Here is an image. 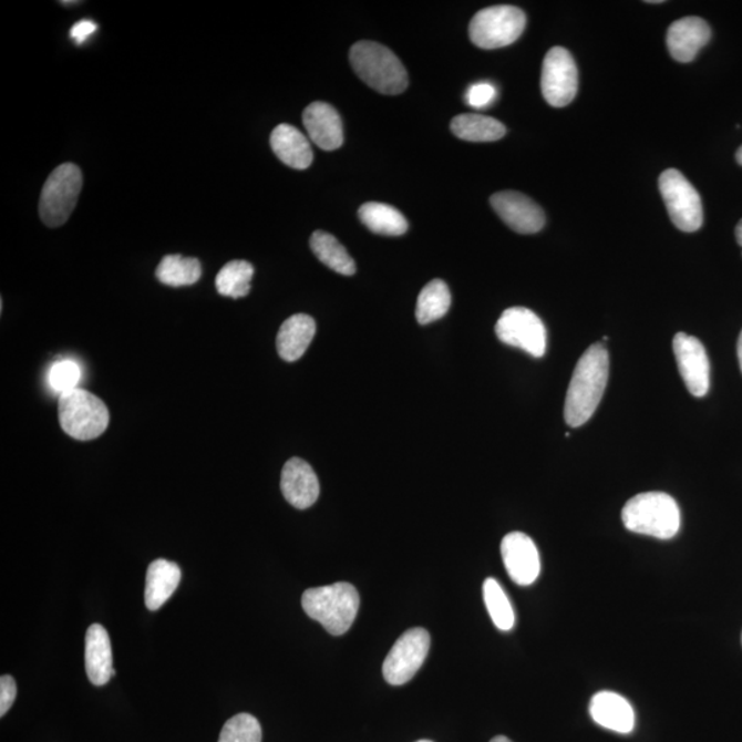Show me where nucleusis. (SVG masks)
I'll use <instances>...</instances> for the list:
<instances>
[{
    "instance_id": "26",
    "label": "nucleus",
    "mask_w": 742,
    "mask_h": 742,
    "mask_svg": "<svg viewBox=\"0 0 742 742\" xmlns=\"http://www.w3.org/2000/svg\"><path fill=\"white\" fill-rule=\"evenodd\" d=\"M202 276V262L196 258H185L182 255L165 256L156 270L158 281L173 288L190 287L197 284Z\"/></svg>"
},
{
    "instance_id": "16",
    "label": "nucleus",
    "mask_w": 742,
    "mask_h": 742,
    "mask_svg": "<svg viewBox=\"0 0 742 742\" xmlns=\"http://www.w3.org/2000/svg\"><path fill=\"white\" fill-rule=\"evenodd\" d=\"M711 40V28L700 17H684L672 22L667 32L668 51L678 62H690Z\"/></svg>"
},
{
    "instance_id": "31",
    "label": "nucleus",
    "mask_w": 742,
    "mask_h": 742,
    "mask_svg": "<svg viewBox=\"0 0 742 742\" xmlns=\"http://www.w3.org/2000/svg\"><path fill=\"white\" fill-rule=\"evenodd\" d=\"M80 380H82V369L71 359L55 362L49 370V387L55 393H60V396L66 392L78 390Z\"/></svg>"
},
{
    "instance_id": "5",
    "label": "nucleus",
    "mask_w": 742,
    "mask_h": 742,
    "mask_svg": "<svg viewBox=\"0 0 742 742\" xmlns=\"http://www.w3.org/2000/svg\"><path fill=\"white\" fill-rule=\"evenodd\" d=\"M59 420L62 430L76 441H93L110 425L106 404L93 393L73 390L60 396Z\"/></svg>"
},
{
    "instance_id": "18",
    "label": "nucleus",
    "mask_w": 742,
    "mask_h": 742,
    "mask_svg": "<svg viewBox=\"0 0 742 742\" xmlns=\"http://www.w3.org/2000/svg\"><path fill=\"white\" fill-rule=\"evenodd\" d=\"M85 672L95 687H104L116 671L113 668V655L110 633L104 626L91 625L85 632Z\"/></svg>"
},
{
    "instance_id": "4",
    "label": "nucleus",
    "mask_w": 742,
    "mask_h": 742,
    "mask_svg": "<svg viewBox=\"0 0 742 742\" xmlns=\"http://www.w3.org/2000/svg\"><path fill=\"white\" fill-rule=\"evenodd\" d=\"M625 527L633 534L671 539L681 528V511L664 493H643L627 502L621 512Z\"/></svg>"
},
{
    "instance_id": "7",
    "label": "nucleus",
    "mask_w": 742,
    "mask_h": 742,
    "mask_svg": "<svg viewBox=\"0 0 742 742\" xmlns=\"http://www.w3.org/2000/svg\"><path fill=\"white\" fill-rule=\"evenodd\" d=\"M525 24L527 17L516 6H491L473 17L470 37L473 44L484 50L506 48L523 35Z\"/></svg>"
},
{
    "instance_id": "13",
    "label": "nucleus",
    "mask_w": 742,
    "mask_h": 742,
    "mask_svg": "<svg viewBox=\"0 0 742 742\" xmlns=\"http://www.w3.org/2000/svg\"><path fill=\"white\" fill-rule=\"evenodd\" d=\"M489 202L499 218L518 234H535L545 226L544 209L523 193L513 190L495 193Z\"/></svg>"
},
{
    "instance_id": "30",
    "label": "nucleus",
    "mask_w": 742,
    "mask_h": 742,
    "mask_svg": "<svg viewBox=\"0 0 742 742\" xmlns=\"http://www.w3.org/2000/svg\"><path fill=\"white\" fill-rule=\"evenodd\" d=\"M218 742H261V726L250 713H238L228 719Z\"/></svg>"
},
{
    "instance_id": "24",
    "label": "nucleus",
    "mask_w": 742,
    "mask_h": 742,
    "mask_svg": "<svg viewBox=\"0 0 742 742\" xmlns=\"http://www.w3.org/2000/svg\"><path fill=\"white\" fill-rule=\"evenodd\" d=\"M359 219L374 234L398 237L408 231L409 223L401 210L382 203H367L359 209Z\"/></svg>"
},
{
    "instance_id": "25",
    "label": "nucleus",
    "mask_w": 742,
    "mask_h": 742,
    "mask_svg": "<svg viewBox=\"0 0 742 742\" xmlns=\"http://www.w3.org/2000/svg\"><path fill=\"white\" fill-rule=\"evenodd\" d=\"M311 250L330 270L341 276H353L357 272L355 261L348 255L339 239L327 231H316L310 239Z\"/></svg>"
},
{
    "instance_id": "14",
    "label": "nucleus",
    "mask_w": 742,
    "mask_h": 742,
    "mask_svg": "<svg viewBox=\"0 0 742 742\" xmlns=\"http://www.w3.org/2000/svg\"><path fill=\"white\" fill-rule=\"evenodd\" d=\"M501 555L511 579L518 586L533 585L540 574L538 547L528 535L511 533L502 539Z\"/></svg>"
},
{
    "instance_id": "6",
    "label": "nucleus",
    "mask_w": 742,
    "mask_h": 742,
    "mask_svg": "<svg viewBox=\"0 0 742 742\" xmlns=\"http://www.w3.org/2000/svg\"><path fill=\"white\" fill-rule=\"evenodd\" d=\"M83 187L82 171L72 163L61 164L50 174L39 202V215L45 226L60 227L76 208Z\"/></svg>"
},
{
    "instance_id": "17",
    "label": "nucleus",
    "mask_w": 742,
    "mask_h": 742,
    "mask_svg": "<svg viewBox=\"0 0 742 742\" xmlns=\"http://www.w3.org/2000/svg\"><path fill=\"white\" fill-rule=\"evenodd\" d=\"M285 499L296 509L305 511L319 498V482L310 464L300 458H290L281 476Z\"/></svg>"
},
{
    "instance_id": "23",
    "label": "nucleus",
    "mask_w": 742,
    "mask_h": 742,
    "mask_svg": "<svg viewBox=\"0 0 742 742\" xmlns=\"http://www.w3.org/2000/svg\"><path fill=\"white\" fill-rule=\"evenodd\" d=\"M451 131L456 138L467 142H494L504 138L506 134V127L499 120L475 113L455 116L451 122Z\"/></svg>"
},
{
    "instance_id": "34",
    "label": "nucleus",
    "mask_w": 742,
    "mask_h": 742,
    "mask_svg": "<svg viewBox=\"0 0 742 742\" xmlns=\"http://www.w3.org/2000/svg\"><path fill=\"white\" fill-rule=\"evenodd\" d=\"M99 30L94 21L82 20L74 24L71 30V38L74 43L83 44L91 35Z\"/></svg>"
},
{
    "instance_id": "19",
    "label": "nucleus",
    "mask_w": 742,
    "mask_h": 742,
    "mask_svg": "<svg viewBox=\"0 0 742 742\" xmlns=\"http://www.w3.org/2000/svg\"><path fill=\"white\" fill-rule=\"evenodd\" d=\"M592 721L612 732L629 734L636 728V712L624 695L615 692H598L591 699Z\"/></svg>"
},
{
    "instance_id": "3",
    "label": "nucleus",
    "mask_w": 742,
    "mask_h": 742,
    "mask_svg": "<svg viewBox=\"0 0 742 742\" xmlns=\"http://www.w3.org/2000/svg\"><path fill=\"white\" fill-rule=\"evenodd\" d=\"M350 61L358 76L381 94L398 95L408 89L406 68L385 45L362 40L352 45Z\"/></svg>"
},
{
    "instance_id": "8",
    "label": "nucleus",
    "mask_w": 742,
    "mask_h": 742,
    "mask_svg": "<svg viewBox=\"0 0 742 742\" xmlns=\"http://www.w3.org/2000/svg\"><path fill=\"white\" fill-rule=\"evenodd\" d=\"M659 187L673 225L684 233L698 231L704 221L703 203L681 171L666 169L660 175Z\"/></svg>"
},
{
    "instance_id": "27",
    "label": "nucleus",
    "mask_w": 742,
    "mask_h": 742,
    "mask_svg": "<svg viewBox=\"0 0 742 742\" xmlns=\"http://www.w3.org/2000/svg\"><path fill=\"white\" fill-rule=\"evenodd\" d=\"M450 306L451 293L447 285L442 279H433L421 290L416 300V321L420 324L435 322L449 312Z\"/></svg>"
},
{
    "instance_id": "10",
    "label": "nucleus",
    "mask_w": 742,
    "mask_h": 742,
    "mask_svg": "<svg viewBox=\"0 0 742 742\" xmlns=\"http://www.w3.org/2000/svg\"><path fill=\"white\" fill-rule=\"evenodd\" d=\"M431 648V636L425 629L415 627L399 637L382 666L385 681L392 687L408 683L425 663Z\"/></svg>"
},
{
    "instance_id": "40",
    "label": "nucleus",
    "mask_w": 742,
    "mask_h": 742,
    "mask_svg": "<svg viewBox=\"0 0 742 742\" xmlns=\"http://www.w3.org/2000/svg\"><path fill=\"white\" fill-rule=\"evenodd\" d=\"M416 742H432V741H430V740H420V741H416Z\"/></svg>"
},
{
    "instance_id": "21",
    "label": "nucleus",
    "mask_w": 742,
    "mask_h": 742,
    "mask_svg": "<svg viewBox=\"0 0 742 742\" xmlns=\"http://www.w3.org/2000/svg\"><path fill=\"white\" fill-rule=\"evenodd\" d=\"M270 144L276 156L290 168L307 169L312 164L310 141L293 125L279 124L272 131Z\"/></svg>"
},
{
    "instance_id": "2",
    "label": "nucleus",
    "mask_w": 742,
    "mask_h": 742,
    "mask_svg": "<svg viewBox=\"0 0 742 742\" xmlns=\"http://www.w3.org/2000/svg\"><path fill=\"white\" fill-rule=\"evenodd\" d=\"M359 605L361 598L358 590L347 581L308 589L301 597L305 612L332 636H342L351 629Z\"/></svg>"
},
{
    "instance_id": "22",
    "label": "nucleus",
    "mask_w": 742,
    "mask_h": 742,
    "mask_svg": "<svg viewBox=\"0 0 742 742\" xmlns=\"http://www.w3.org/2000/svg\"><path fill=\"white\" fill-rule=\"evenodd\" d=\"M182 579L179 565L158 558L148 565L146 574L145 604L148 610H157L168 601Z\"/></svg>"
},
{
    "instance_id": "35",
    "label": "nucleus",
    "mask_w": 742,
    "mask_h": 742,
    "mask_svg": "<svg viewBox=\"0 0 742 742\" xmlns=\"http://www.w3.org/2000/svg\"><path fill=\"white\" fill-rule=\"evenodd\" d=\"M735 239H738L739 245L742 247V219L739 221L738 227H735Z\"/></svg>"
},
{
    "instance_id": "12",
    "label": "nucleus",
    "mask_w": 742,
    "mask_h": 742,
    "mask_svg": "<svg viewBox=\"0 0 742 742\" xmlns=\"http://www.w3.org/2000/svg\"><path fill=\"white\" fill-rule=\"evenodd\" d=\"M672 348L688 391L695 398L705 396L710 391L711 367L704 346L693 336L678 333L673 337Z\"/></svg>"
},
{
    "instance_id": "32",
    "label": "nucleus",
    "mask_w": 742,
    "mask_h": 742,
    "mask_svg": "<svg viewBox=\"0 0 742 742\" xmlns=\"http://www.w3.org/2000/svg\"><path fill=\"white\" fill-rule=\"evenodd\" d=\"M496 89L494 84L482 82L471 85L466 93V102L475 110H483L493 104L496 99Z\"/></svg>"
},
{
    "instance_id": "38",
    "label": "nucleus",
    "mask_w": 742,
    "mask_h": 742,
    "mask_svg": "<svg viewBox=\"0 0 742 742\" xmlns=\"http://www.w3.org/2000/svg\"><path fill=\"white\" fill-rule=\"evenodd\" d=\"M735 159H738V163H739V164L741 165V167H742V146H740L738 153H735Z\"/></svg>"
},
{
    "instance_id": "33",
    "label": "nucleus",
    "mask_w": 742,
    "mask_h": 742,
    "mask_svg": "<svg viewBox=\"0 0 742 742\" xmlns=\"http://www.w3.org/2000/svg\"><path fill=\"white\" fill-rule=\"evenodd\" d=\"M17 698V684L11 676L0 678V717H4L14 704Z\"/></svg>"
},
{
    "instance_id": "11",
    "label": "nucleus",
    "mask_w": 742,
    "mask_h": 742,
    "mask_svg": "<svg viewBox=\"0 0 742 742\" xmlns=\"http://www.w3.org/2000/svg\"><path fill=\"white\" fill-rule=\"evenodd\" d=\"M542 94L547 104L564 107L578 94L579 73L574 56L564 48H553L542 66Z\"/></svg>"
},
{
    "instance_id": "39",
    "label": "nucleus",
    "mask_w": 742,
    "mask_h": 742,
    "mask_svg": "<svg viewBox=\"0 0 742 742\" xmlns=\"http://www.w3.org/2000/svg\"><path fill=\"white\" fill-rule=\"evenodd\" d=\"M79 2H62V4H76Z\"/></svg>"
},
{
    "instance_id": "20",
    "label": "nucleus",
    "mask_w": 742,
    "mask_h": 742,
    "mask_svg": "<svg viewBox=\"0 0 742 742\" xmlns=\"http://www.w3.org/2000/svg\"><path fill=\"white\" fill-rule=\"evenodd\" d=\"M317 333L316 321L306 313H296L282 323L277 336L278 355L287 362H296L305 355Z\"/></svg>"
},
{
    "instance_id": "36",
    "label": "nucleus",
    "mask_w": 742,
    "mask_h": 742,
    "mask_svg": "<svg viewBox=\"0 0 742 742\" xmlns=\"http://www.w3.org/2000/svg\"><path fill=\"white\" fill-rule=\"evenodd\" d=\"M738 355H739L740 368H741V371H742V332L739 337V342H738Z\"/></svg>"
},
{
    "instance_id": "15",
    "label": "nucleus",
    "mask_w": 742,
    "mask_h": 742,
    "mask_svg": "<svg viewBox=\"0 0 742 742\" xmlns=\"http://www.w3.org/2000/svg\"><path fill=\"white\" fill-rule=\"evenodd\" d=\"M308 136L322 151L332 152L342 146L344 128L340 114L327 102H312L302 113Z\"/></svg>"
},
{
    "instance_id": "1",
    "label": "nucleus",
    "mask_w": 742,
    "mask_h": 742,
    "mask_svg": "<svg viewBox=\"0 0 742 742\" xmlns=\"http://www.w3.org/2000/svg\"><path fill=\"white\" fill-rule=\"evenodd\" d=\"M609 377L608 350L602 344L587 348L576 364L565 399V422L573 427L585 425L601 403Z\"/></svg>"
},
{
    "instance_id": "37",
    "label": "nucleus",
    "mask_w": 742,
    "mask_h": 742,
    "mask_svg": "<svg viewBox=\"0 0 742 742\" xmlns=\"http://www.w3.org/2000/svg\"><path fill=\"white\" fill-rule=\"evenodd\" d=\"M489 742H513V741L505 738V735H498V738H495V739L491 740Z\"/></svg>"
},
{
    "instance_id": "28",
    "label": "nucleus",
    "mask_w": 742,
    "mask_h": 742,
    "mask_svg": "<svg viewBox=\"0 0 742 742\" xmlns=\"http://www.w3.org/2000/svg\"><path fill=\"white\" fill-rule=\"evenodd\" d=\"M254 266L245 260L227 262L216 277V289L219 295L241 299L250 292V281L254 278Z\"/></svg>"
},
{
    "instance_id": "9",
    "label": "nucleus",
    "mask_w": 742,
    "mask_h": 742,
    "mask_svg": "<svg viewBox=\"0 0 742 742\" xmlns=\"http://www.w3.org/2000/svg\"><path fill=\"white\" fill-rule=\"evenodd\" d=\"M495 333L504 344L519 348L530 357L542 358L546 353L547 332L542 319L524 307H513L502 313Z\"/></svg>"
},
{
    "instance_id": "29",
    "label": "nucleus",
    "mask_w": 742,
    "mask_h": 742,
    "mask_svg": "<svg viewBox=\"0 0 742 742\" xmlns=\"http://www.w3.org/2000/svg\"><path fill=\"white\" fill-rule=\"evenodd\" d=\"M485 607H487L491 619L502 631H511L515 627L516 616L511 599L502 586L493 578L485 579L483 585Z\"/></svg>"
}]
</instances>
